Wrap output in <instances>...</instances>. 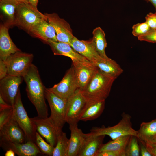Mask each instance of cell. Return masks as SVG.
Segmentation results:
<instances>
[{"label": "cell", "mask_w": 156, "mask_h": 156, "mask_svg": "<svg viewBox=\"0 0 156 156\" xmlns=\"http://www.w3.org/2000/svg\"><path fill=\"white\" fill-rule=\"evenodd\" d=\"M100 70L105 73L117 78L123 72L120 66L114 60L109 58H103L94 64Z\"/></svg>", "instance_id": "obj_23"}, {"label": "cell", "mask_w": 156, "mask_h": 156, "mask_svg": "<svg viewBox=\"0 0 156 156\" xmlns=\"http://www.w3.org/2000/svg\"><path fill=\"white\" fill-rule=\"evenodd\" d=\"M49 89L59 96L67 99L78 89L75 68L73 65L62 80Z\"/></svg>", "instance_id": "obj_10"}, {"label": "cell", "mask_w": 156, "mask_h": 156, "mask_svg": "<svg viewBox=\"0 0 156 156\" xmlns=\"http://www.w3.org/2000/svg\"><path fill=\"white\" fill-rule=\"evenodd\" d=\"M0 146L5 150L12 149L19 156H35L42 153L35 142L32 141L20 143L0 138Z\"/></svg>", "instance_id": "obj_14"}, {"label": "cell", "mask_w": 156, "mask_h": 156, "mask_svg": "<svg viewBox=\"0 0 156 156\" xmlns=\"http://www.w3.org/2000/svg\"><path fill=\"white\" fill-rule=\"evenodd\" d=\"M138 39L152 43H156V29L151 30L147 34L138 37Z\"/></svg>", "instance_id": "obj_33"}, {"label": "cell", "mask_w": 156, "mask_h": 156, "mask_svg": "<svg viewBox=\"0 0 156 156\" xmlns=\"http://www.w3.org/2000/svg\"><path fill=\"white\" fill-rule=\"evenodd\" d=\"M19 3L14 0H0V9L6 19L4 23L9 27L15 25L16 16Z\"/></svg>", "instance_id": "obj_22"}, {"label": "cell", "mask_w": 156, "mask_h": 156, "mask_svg": "<svg viewBox=\"0 0 156 156\" xmlns=\"http://www.w3.org/2000/svg\"><path fill=\"white\" fill-rule=\"evenodd\" d=\"M34 56L31 53L17 52L9 56L5 61L8 75L23 77L32 64Z\"/></svg>", "instance_id": "obj_7"}, {"label": "cell", "mask_w": 156, "mask_h": 156, "mask_svg": "<svg viewBox=\"0 0 156 156\" xmlns=\"http://www.w3.org/2000/svg\"><path fill=\"white\" fill-rule=\"evenodd\" d=\"M139 146L140 155L141 156H152L147 150L145 142L138 139Z\"/></svg>", "instance_id": "obj_36"}, {"label": "cell", "mask_w": 156, "mask_h": 156, "mask_svg": "<svg viewBox=\"0 0 156 156\" xmlns=\"http://www.w3.org/2000/svg\"><path fill=\"white\" fill-rule=\"evenodd\" d=\"M86 101L78 89L67 99L65 121L69 125L77 124Z\"/></svg>", "instance_id": "obj_9"}, {"label": "cell", "mask_w": 156, "mask_h": 156, "mask_svg": "<svg viewBox=\"0 0 156 156\" xmlns=\"http://www.w3.org/2000/svg\"><path fill=\"white\" fill-rule=\"evenodd\" d=\"M29 33L46 43L49 40L57 41L54 28L44 18H42L35 24Z\"/></svg>", "instance_id": "obj_19"}, {"label": "cell", "mask_w": 156, "mask_h": 156, "mask_svg": "<svg viewBox=\"0 0 156 156\" xmlns=\"http://www.w3.org/2000/svg\"><path fill=\"white\" fill-rule=\"evenodd\" d=\"M147 2L151 3L154 6L156 11V0H144Z\"/></svg>", "instance_id": "obj_42"}, {"label": "cell", "mask_w": 156, "mask_h": 156, "mask_svg": "<svg viewBox=\"0 0 156 156\" xmlns=\"http://www.w3.org/2000/svg\"><path fill=\"white\" fill-rule=\"evenodd\" d=\"M45 97L51 111L50 116L47 119L58 128L62 130L66 122L65 112L67 99L59 96L46 88Z\"/></svg>", "instance_id": "obj_5"}, {"label": "cell", "mask_w": 156, "mask_h": 156, "mask_svg": "<svg viewBox=\"0 0 156 156\" xmlns=\"http://www.w3.org/2000/svg\"><path fill=\"white\" fill-rule=\"evenodd\" d=\"M70 136L69 139L67 156H78L87 138V134L84 133L78 128L77 124L69 125Z\"/></svg>", "instance_id": "obj_18"}, {"label": "cell", "mask_w": 156, "mask_h": 156, "mask_svg": "<svg viewBox=\"0 0 156 156\" xmlns=\"http://www.w3.org/2000/svg\"><path fill=\"white\" fill-rule=\"evenodd\" d=\"M116 79L98 68L85 87L78 89L86 101L105 100Z\"/></svg>", "instance_id": "obj_2"}, {"label": "cell", "mask_w": 156, "mask_h": 156, "mask_svg": "<svg viewBox=\"0 0 156 156\" xmlns=\"http://www.w3.org/2000/svg\"><path fill=\"white\" fill-rule=\"evenodd\" d=\"M137 131V137L145 142L156 135V119L148 122H142Z\"/></svg>", "instance_id": "obj_27"}, {"label": "cell", "mask_w": 156, "mask_h": 156, "mask_svg": "<svg viewBox=\"0 0 156 156\" xmlns=\"http://www.w3.org/2000/svg\"><path fill=\"white\" fill-rule=\"evenodd\" d=\"M146 148L152 156H156V144L148 142H145Z\"/></svg>", "instance_id": "obj_38"}, {"label": "cell", "mask_w": 156, "mask_h": 156, "mask_svg": "<svg viewBox=\"0 0 156 156\" xmlns=\"http://www.w3.org/2000/svg\"><path fill=\"white\" fill-rule=\"evenodd\" d=\"M121 116V119L116 125L107 127L104 125L101 127H93L90 130L89 134L94 136L107 135L112 140L127 135L137 137V131L132 127L131 116L123 112Z\"/></svg>", "instance_id": "obj_3"}, {"label": "cell", "mask_w": 156, "mask_h": 156, "mask_svg": "<svg viewBox=\"0 0 156 156\" xmlns=\"http://www.w3.org/2000/svg\"><path fill=\"white\" fill-rule=\"evenodd\" d=\"M132 29V34L137 38L147 34L151 29L146 22L133 25Z\"/></svg>", "instance_id": "obj_31"}, {"label": "cell", "mask_w": 156, "mask_h": 156, "mask_svg": "<svg viewBox=\"0 0 156 156\" xmlns=\"http://www.w3.org/2000/svg\"><path fill=\"white\" fill-rule=\"evenodd\" d=\"M69 139L65 133L62 131L58 136L52 156H67Z\"/></svg>", "instance_id": "obj_28"}, {"label": "cell", "mask_w": 156, "mask_h": 156, "mask_svg": "<svg viewBox=\"0 0 156 156\" xmlns=\"http://www.w3.org/2000/svg\"><path fill=\"white\" fill-rule=\"evenodd\" d=\"M145 22L151 29H156V12H150L145 17Z\"/></svg>", "instance_id": "obj_34"}, {"label": "cell", "mask_w": 156, "mask_h": 156, "mask_svg": "<svg viewBox=\"0 0 156 156\" xmlns=\"http://www.w3.org/2000/svg\"><path fill=\"white\" fill-rule=\"evenodd\" d=\"M70 45L76 51L93 65L103 58L96 51L91 40H80L74 36Z\"/></svg>", "instance_id": "obj_16"}, {"label": "cell", "mask_w": 156, "mask_h": 156, "mask_svg": "<svg viewBox=\"0 0 156 156\" xmlns=\"http://www.w3.org/2000/svg\"><path fill=\"white\" fill-rule=\"evenodd\" d=\"M75 68L78 89L80 90L85 87L98 69L95 66L89 67L85 66Z\"/></svg>", "instance_id": "obj_24"}, {"label": "cell", "mask_w": 156, "mask_h": 156, "mask_svg": "<svg viewBox=\"0 0 156 156\" xmlns=\"http://www.w3.org/2000/svg\"><path fill=\"white\" fill-rule=\"evenodd\" d=\"M36 143L42 153L52 156L54 147L46 142L37 131L36 135Z\"/></svg>", "instance_id": "obj_30"}, {"label": "cell", "mask_w": 156, "mask_h": 156, "mask_svg": "<svg viewBox=\"0 0 156 156\" xmlns=\"http://www.w3.org/2000/svg\"><path fill=\"white\" fill-rule=\"evenodd\" d=\"M125 156L140 155L138 138L134 135H131L125 151Z\"/></svg>", "instance_id": "obj_29"}, {"label": "cell", "mask_w": 156, "mask_h": 156, "mask_svg": "<svg viewBox=\"0 0 156 156\" xmlns=\"http://www.w3.org/2000/svg\"><path fill=\"white\" fill-rule=\"evenodd\" d=\"M96 156H125V152L109 151L99 153Z\"/></svg>", "instance_id": "obj_35"}, {"label": "cell", "mask_w": 156, "mask_h": 156, "mask_svg": "<svg viewBox=\"0 0 156 156\" xmlns=\"http://www.w3.org/2000/svg\"><path fill=\"white\" fill-rule=\"evenodd\" d=\"M13 112V107L0 111V129L11 118Z\"/></svg>", "instance_id": "obj_32"}, {"label": "cell", "mask_w": 156, "mask_h": 156, "mask_svg": "<svg viewBox=\"0 0 156 156\" xmlns=\"http://www.w3.org/2000/svg\"><path fill=\"white\" fill-rule=\"evenodd\" d=\"M47 21L54 28L58 42H64L70 45L74 37L69 23L60 18L56 13H45Z\"/></svg>", "instance_id": "obj_11"}, {"label": "cell", "mask_w": 156, "mask_h": 156, "mask_svg": "<svg viewBox=\"0 0 156 156\" xmlns=\"http://www.w3.org/2000/svg\"><path fill=\"white\" fill-rule=\"evenodd\" d=\"M15 154L13 150L11 149H9L6 151L5 155V156H14Z\"/></svg>", "instance_id": "obj_40"}, {"label": "cell", "mask_w": 156, "mask_h": 156, "mask_svg": "<svg viewBox=\"0 0 156 156\" xmlns=\"http://www.w3.org/2000/svg\"><path fill=\"white\" fill-rule=\"evenodd\" d=\"M105 101V100L86 101L80 120H91L98 118L103 111Z\"/></svg>", "instance_id": "obj_20"}, {"label": "cell", "mask_w": 156, "mask_h": 156, "mask_svg": "<svg viewBox=\"0 0 156 156\" xmlns=\"http://www.w3.org/2000/svg\"><path fill=\"white\" fill-rule=\"evenodd\" d=\"M34 122L36 131L52 146H55L58 135L62 131L49 121L47 118L38 116L31 118Z\"/></svg>", "instance_id": "obj_13"}, {"label": "cell", "mask_w": 156, "mask_h": 156, "mask_svg": "<svg viewBox=\"0 0 156 156\" xmlns=\"http://www.w3.org/2000/svg\"><path fill=\"white\" fill-rule=\"evenodd\" d=\"M13 108L15 118L25 134L26 142L32 141L36 143V129L35 125L28 117L24 107L20 88L15 98Z\"/></svg>", "instance_id": "obj_4"}, {"label": "cell", "mask_w": 156, "mask_h": 156, "mask_svg": "<svg viewBox=\"0 0 156 156\" xmlns=\"http://www.w3.org/2000/svg\"><path fill=\"white\" fill-rule=\"evenodd\" d=\"M47 43L50 47L54 55H63L70 58L75 68L81 66H95L67 43L51 40L48 41Z\"/></svg>", "instance_id": "obj_8"}, {"label": "cell", "mask_w": 156, "mask_h": 156, "mask_svg": "<svg viewBox=\"0 0 156 156\" xmlns=\"http://www.w3.org/2000/svg\"><path fill=\"white\" fill-rule=\"evenodd\" d=\"M23 78L26 84L28 97L34 106L38 116L47 118L48 113L45 101L46 88L42 82L37 67L32 64Z\"/></svg>", "instance_id": "obj_1"}, {"label": "cell", "mask_w": 156, "mask_h": 156, "mask_svg": "<svg viewBox=\"0 0 156 156\" xmlns=\"http://www.w3.org/2000/svg\"><path fill=\"white\" fill-rule=\"evenodd\" d=\"M29 3L32 6L37 8L38 0H27Z\"/></svg>", "instance_id": "obj_41"}, {"label": "cell", "mask_w": 156, "mask_h": 156, "mask_svg": "<svg viewBox=\"0 0 156 156\" xmlns=\"http://www.w3.org/2000/svg\"><path fill=\"white\" fill-rule=\"evenodd\" d=\"M92 34L93 37L91 40L96 51L102 57L109 58L105 51L107 42L104 31L101 27H98L93 30Z\"/></svg>", "instance_id": "obj_25"}, {"label": "cell", "mask_w": 156, "mask_h": 156, "mask_svg": "<svg viewBox=\"0 0 156 156\" xmlns=\"http://www.w3.org/2000/svg\"><path fill=\"white\" fill-rule=\"evenodd\" d=\"M42 18L47 20L46 16L30 4L21 3L16 14L15 25L29 32L31 28Z\"/></svg>", "instance_id": "obj_6"}, {"label": "cell", "mask_w": 156, "mask_h": 156, "mask_svg": "<svg viewBox=\"0 0 156 156\" xmlns=\"http://www.w3.org/2000/svg\"><path fill=\"white\" fill-rule=\"evenodd\" d=\"M19 3H29L27 0H14Z\"/></svg>", "instance_id": "obj_43"}, {"label": "cell", "mask_w": 156, "mask_h": 156, "mask_svg": "<svg viewBox=\"0 0 156 156\" xmlns=\"http://www.w3.org/2000/svg\"><path fill=\"white\" fill-rule=\"evenodd\" d=\"M148 142L153 143L156 144V135L154 136L149 141L147 142Z\"/></svg>", "instance_id": "obj_44"}, {"label": "cell", "mask_w": 156, "mask_h": 156, "mask_svg": "<svg viewBox=\"0 0 156 156\" xmlns=\"http://www.w3.org/2000/svg\"><path fill=\"white\" fill-rule=\"evenodd\" d=\"M9 27L5 23L1 25L0 27V59L4 61L12 54L21 51L11 39Z\"/></svg>", "instance_id": "obj_17"}, {"label": "cell", "mask_w": 156, "mask_h": 156, "mask_svg": "<svg viewBox=\"0 0 156 156\" xmlns=\"http://www.w3.org/2000/svg\"><path fill=\"white\" fill-rule=\"evenodd\" d=\"M105 136H94L87 133L85 143L78 156H96Z\"/></svg>", "instance_id": "obj_21"}, {"label": "cell", "mask_w": 156, "mask_h": 156, "mask_svg": "<svg viewBox=\"0 0 156 156\" xmlns=\"http://www.w3.org/2000/svg\"><path fill=\"white\" fill-rule=\"evenodd\" d=\"M8 69L5 61L0 59V79L5 77L7 75Z\"/></svg>", "instance_id": "obj_37"}, {"label": "cell", "mask_w": 156, "mask_h": 156, "mask_svg": "<svg viewBox=\"0 0 156 156\" xmlns=\"http://www.w3.org/2000/svg\"><path fill=\"white\" fill-rule=\"evenodd\" d=\"M131 136L127 135L120 137L110 141L106 144L103 143L99 148L97 153L109 151L125 152V148Z\"/></svg>", "instance_id": "obj_26"}, {"label": "cell", "mask_w": 156, "mask_h": 156, "mask_svg": "<svg viewBox=\"0 0 156 156\" xmlns=\"http://www.w3.org/2000/svg\"><path fill=\"white\" fill-rule=\"evenodd\" d=\"M23 77L7 75L0 81V95L9 105L13 107L15 98Z\"/></svg>", "instance_id": "obj_12"}, {"label": "cell", "mask_w": 156, "mask_h": 156, "mask_svg": "<svg viewBox=\"0 0 156 156\" xmlns=\"http://www.w3.org/2000/svg\"><path fill=\"white\" fill-rule=\"evenodd\" d=\"M11 107H13L8 104L0 95V111Z\"/></svg>", "instance_id": "obj_39"}, {"label": "cell", "mask_w": 156, "mask_h": 156, "mask_svg": "<svg viewBox=\"0 0 156 156\" xmlns=\"http://www.w3.org/2000/svg\"><path fill=\"white\" fill-rule=\"evenodd\" d=\"M0 138L13 142L23 143L26 142L25 134L17 122L14 115L0 129Z\"/></svg>", "instance_id": "obj_15"}]
</instances>
